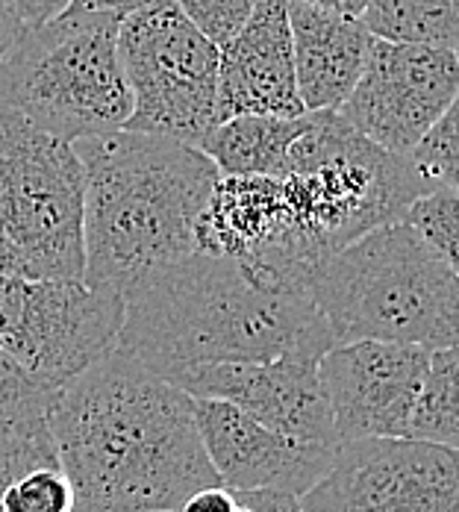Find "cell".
<instances>
[{
  "mask_svg": "<svg viewBox=\"0 0 459 512\" xmlns=\"http://www.w3.org/2000/svg\"><path fill=\"white\" fill-rule=\"evenodd\" d=\"M359 21L383 42L457 51L459 0H368Z\"/></svg>",
  "mask_w": 459,
  "mask_h": 512,
  "instance_id": "obj_19",
  "label": "cell"
},
{
  "mask_svg": "<svg viewBox=\"0 0 459 512\" xmlns=\"http://www.w3.org/2000/svg\"><path fill=\"white\" fill-rule=\"evenodd\" d=\"M124 295L83 277L0 274V348L62 389L115 351Z\"/></svg>",
  "mask_w": 459,
  "mask_h": 512,
  "instance_id": "obj_9",
  "label": "cell"
},
{
  "mask_svg": "<svg viewBox=\"0 0 459 512\" xmlns=\"http://www.w3.org/2000/svg\"><path fill=\"white\" fill-rule=\"evenodd\" d=\"M295 83L306 112H339L351 98L374 36L359 18L289 0Z\"/></svg>",
  "mask_w": 459,
  "mask_h": 512,
  "instance_id": "obj_17",
  "label": "cell"
},
{
  "mask_svg": "<svg viewBox=\"0 0 459 512\" xmlns=\"http://www.w3.org/2000/svg\"><path fill=\"white\" fill-rule=\"evenodd\" d=\"M151 0H71V9H86V12H112V15H127Z\"/></svg>",
  "mask_w": 459,
  "mask_h": 512,
  "instance_id": "obj_30",
  "label": "cell"
},
{
  "mask_svg": "<svg viewBox=\"0 0 459 512\" xmlns=\"http://www.w3.org/2000/svg\"><path fill=\"white\" fill-rule=\"evenodd\" d=\"M407 439L457 451L459 445V357L454 348H433L409 412Z\"/></svg>",
  "mask_w": 459,
  "mask_h": 512,
  "instance_id": "obj_20",
  "label": "cell"
},
{
  "mask_svg": "<svg viewBox=\"0 0 459 512\" xmlns=\"http://www.w3.org/2000/svg\"><path fill=\"white\" fill-rule=\"evenodd\" d=\"M83 165V280L130 295L195 248V224L218 180L186 142L112 130L74 142Z\"/></svg>",
  "mask_w": 459,
  "mask_h": 512,
  "instance_id": "obj_3",
  "label": "cell"
},
{
  "mask_svg": "<svg viewBox=\"0 0 459 512\" xmlns=\"http://www.w3.org/2000/svg\"><path fill=\"white\" fill-rule=\"evenodd\" d=\"M118 21L68 6L27 27L0 56V112H18L65 142L121 130L133 101L118 59Z\"/></svg>",
  "mask_w": 459,
  "mask_h": 512,
  "instance_id": "obj_5",
  "label": "cell"
},
{
  "mask_svg": "<svg viewBox=\"0 0 459 512\" xmlns=\"http://www.w3.org/2000/svg\"><path fill=\"white\" fill-rule=\"evenodd\" d=\"M301 254L321 259L357 236L398 221L427 192L407 156L368 142L339 112H312L280 177Z\"/></svg>",
  "mask_w": 459,
  "mask_h": 512,
  "instance_id": "obj_6",
  "label": "cell"
},
{
  "mask_svg": "<svg viewBox=\"0 0 459 512\" xmlns=\"http://www.w3.org/2000/svg\"><path fill=\"white\" fill-rule=\"evenodd\" d=\"M118 59L133 101L124 130L201 148L218 124V48L171 0H151L121 15Z\"/></svg>",
  "mask_w": 459,
  "mask_h": 512,
  "instance_id": "obj_8",
  "label": "cell"
},
{
  "mask_svg": "<svg viewBox=\"0 0 459 512\" xmlns=\"http://www.w3.org/2000/svg\"><path fill=\"white\" fill-rule=\"evenodd\" d=\"M24 30H27V24L15 15L9 0H0V56L24 36Z\"/></svg>",
  "mask_w": 459,
  "mask_h": 512,
  "instance_id": "obj_29",
  "label": "cell"
},
{
  "mask_svg": "<svg viewBox=\"0 0 459 512\" xmlns=\"http://www.w3.org/2000/svg\"><path fill=\"white\" fill-rule=\"evenodd\" d=\"M401 221H407L436 254L457 265V186H439L421 192L404 206Z\"/></svg>",
  "mask_w": 459,
  "mask_h": 512,
  "instance_id": "obj_23",
  "label": "cell"
},
{
  "mask_svg": "<svg viewBox=\"0 0 459 512\" xmlns=\"http://www.w3.org/2000/svg\"><path fill=\"white\" fill-rule=\"evenodd\" d=\"M206 39L221 48L251 18L259 0H171Z\"/></svg>",
  "mask_w": 459,
  "mask_h": 512,
  "instance_id": "obj_24",
  "label": "cell"
},
{
  "mask_svg": "<svg viewBox=\"0 0 459 512\" xmlns=\"http://www.w3.org/2000/svg\"><path fill=\"white\" fill-rule=\"evenodd\" d=\"M312 121L304 115H233L218 121L201 142L218 174H262L283 177L295 139Z\"/></svg>",
  "mask_w": 459,
  "mask_h": 512,
  "instance_id": "obj_18",
  "label": "cell"
},
{
  "mask_svg": "<svg viewBox=\"0 0 459 512\" xmlns=\"http://www.w3.org/2000/svg\"><path fill=\"white\" fill-rule=\"evenodd\" d=\"M256 512H304L301 498L292 492H277V489H242Z\"/></svg>",
  "mask_w": 459,
  "mask_h": 512,
  "instance_id": "obj_28",
  "label": "cell"
},
{
  "mask_svg": "<svg viewBox=\"0 0 459 512\" xmlns=\"http://www.w3.org/2000/svg\"><path fill=\"white\" fill-rule=\"evenodd\" d=\"M0 230L30 277H83L80 156L18 112H0Z\"/></svg>",
  "mask_w": 459,
  "mask_h": 512,
  "instance_id": "obj_7",
  "label": "cell"
},
{
  "mask_svg": "<svg viewBox=\"0 0 459 512\" xmlns=\"http://www.w3.org/2000/svg\"><path fill=\"white\" fill-rule=\"evenodd\" d=\"M409 168L418 174V180L427 189L439 186H457L459 177V127L457 103L409 148Z\"/></svg>",
  "mask_w": 459,
  "mask_h": 512,
  "instance_id": "obj_22",
  "label": "cell"
},
{
  "mask_svg": "<svg viewBox=\"0 0 459 512\" xmlns=\"http://www.w3.org/2000/svg\"><path fill=\"white\" fill-rule=\"evenodd\" d=\"M195 248L251 262L301 289L315 271L295 242L283 183L262 174H218L195 224Z\"/></svg>",
  "mask_w": 459,
  "mask_h": 512,
  "instance_id": "obj_14",
  "label": "cell"
},
{
  "mask_svg": "<svg viewBox=\"0 0 459 512\" xmlns=\"http://www.w3.org/2000/svg\"><path fill=\"white\" fill-rule=\"evenodd\" d=\"M51 439L74 512H174L221 483L198 433L195 398L121 351L59 389Z\"/></svg>",
  "mask_w": 459,
  "mask_h": 512,
  "instance_id": "obj_1",
  "label": "cell"
},
{
  "mask_svg": "<svg viewBox=\"0 0 459 512\" xmlns=\"http://www.w3.org/2000/svg\"><path fill=\"white\" fill-rule=\"evenodd\" d=\"M59 389L39 380L27 365L0 348V433L48 436Z\"/></svg>",
  "mask_w": 459,
  "mask_h": 512,
  "instance_id": "obj_21",
  "label": "cell"
},
{
  "mask_svg": "<svg viewBox=\"0 0 459 512\" xmlns=\"http://www.w3.org/2000/svg\"><path fill=\"white\" fill-rule=\"evenodd\" d=\"M0 274H24V277H30L24 256L18 254V248L6 239L3 230H0Z\"/></svg>",
  "mask_w": 459,
  "mask_h": 512,
  "instance_id": "obj_31",
  "label": "cell"
},
{
  "mask_svg": "<svg viewBox=\"0 0 459 512\" xmlns=\"http://www.w3.org/2000/svg\"><path fill=\"white\" fill-rule=\"evenodd\" d=\"M301 3H309V6H315V9H324V12H336V15L359 18L368 0H301Z\"/></svg>",
  "mask_w": 459,
  "mask_h": 512,
  "instance_id": "obj_32",
  "label": "cell"
},
{
  "mask_svg": "<svg viewBox=\"0 0 459 512\" xmlns=\"http://www.w3.org/2000/svg\"><path fill=\"white\" fill-rule=\"evenodd\" d=\"M309 295L336 342L383 339L430 351L457 345V265L401 218L324 256Z\"/></svg>",
  "mask_w": 459,
  "mask_h": 512,
  "instance_id": "obj_4",
  "label": "cell"
},
{
  "mask_svg": "<svg viewBox=\"0 0 459 512\" xmlns=\"http://www.w3.org/2000/svg\"><path fill=\"white\" fill-rule=\"evenodd\" d=\"M56 454L51 433L48 436H12V433H0V498L6 483L27 468L30 462L42 460Z\"/></svg>",
  "mask_w": 459,
  "mask_h": 512,
  "instance_id": "obj_25",
  "label": "cell"
},
{
  "mask_svg": "<svg viewBox=\"0 0 459 512\" xmlns=\"http://www.w3.org/2000/svg\"><path fill=\"white\" fill-rule=\"evenodd\" d=\"M295 83L289 0H259L218 48V121L233 115H304Z\"/></svg>",
  "mask_w": 459,
  "mask_h": 512,
  "instance_id": "obj_16",
  "label": "cell"
},
{
  "mask_svg": "<svg viewBox=\"0 0 459 512\" xmlns=\"http://www.w3.org/2000/svg\"><path fill=\"white\" fill-rule=\"evenodd\" d=\"M174 512H239V504H236L233 489L215 483V486H206V489H198L195 495H189Z\"/></svg>",
  "mask_w": 459,
  "mask_h": 512,
  "instance_id": "obj_26",
  "label": "cell"
},
{
  "mask_svg": "<svg viewBox=\"0 0 459 512\" xmlns=\"http://www.w3.org/2000/svg\"><path fill=\"white\" fill-rule=\"evenodd\" d=\"M336 345L309 289L251 262L192 251L124 295L115 351L165 380L218 362H259Z\"/></svg>",
  "mask_w": 459,
  "mask_h": 512,
  "instance_id": "obj_2",
  "label": "cell"
},
{
  "mask_svg": "<svg viewBox=\"0 0 459 512\" xmlns=\"http://www.w3.org/2000/svg\"><path fill=\"white\" fill-rule=\"evenodd\" d=\"M195 421L206 457L227 489H277L301 498L336 451L277 433L218 398H195Z\"/></svg>",
  "mask_w": 459,
  "mask_h": 512,
  "instance_id": "obj_15",
  "label": "cell"
},
{
  "mask_svg": "<svg viewBox=\"0 0 459 512\" xmlns=\"http://www.w3.org/2000/svg\"><path fill=\"white\" fill-rule=\"evenodd\" d=\"M457 51L374 39L339 115L368 142L404 156L457 103Z\"/></svg>",
  "mask_w": 459,
  "mask_h": 512,
  "instance_id": "obj_11",
  "label": "cell"
},
{
  "mask_svg": "<svg viewBox=\"0 0 459 512\" xmlns=\"http://www.w3.org/2000/svg\"><path fill=\"white\" fill-rule=\"evenodd\" d=\"M9 6L27 27H39V24L56 18L59 12H65L71 6V0H9Z\"/></svg>",
  "mask_w": 459,
  "mask_h": 512,
  "instance_id": "obj_27",
  "label": "cell"
},
{
  "mask_svg": "<svg viewBox=\"0 0 459 512\" xmlns=\"http://www.w3.org/2000/svg\"><path fill=\"white\" fill-rule=\"evenodd\" d=\"M304 512H459L457 451L415 439H348L301 495Z\"/></svg>",
  "mask_w": 459,
  "mask_h": 512,
  "instance_id": "obj_10",
  "label": "cell"
},
{
  "mask_svg": "<svg viewBox=\"0 0 459 512\" xmlns=\"http://www.w3.org/2000/svg\"><path fill=\"white\" fill-rule=\"evenodd\" d=\"M430 348L383 339L336 342L318 359V377L339 442L407 439V424Z\"/></svg>",
  "mask_w": 459,
  "mask_h": 512,
  "instance_id": "obj_12",
  "label": "cell"
},
{
  "mask_svg": "<svg viewBox=\"0 0 459 512\" xmlns=\"http://www.w3.org/2000/svg\"><path fill=\"white\" fill-rule=\"evenodd\" d=\"M324 354L289 351L259 362H218L168 377L192 398H218L256 418L259 424L301 442L336 448L330 404L318 377Z\"/></svg>",
  "mask_w": 459,
  "mask_h": 512,
  "instance_id": "obj_13",
  "label": "cell"
}]
</instances>
